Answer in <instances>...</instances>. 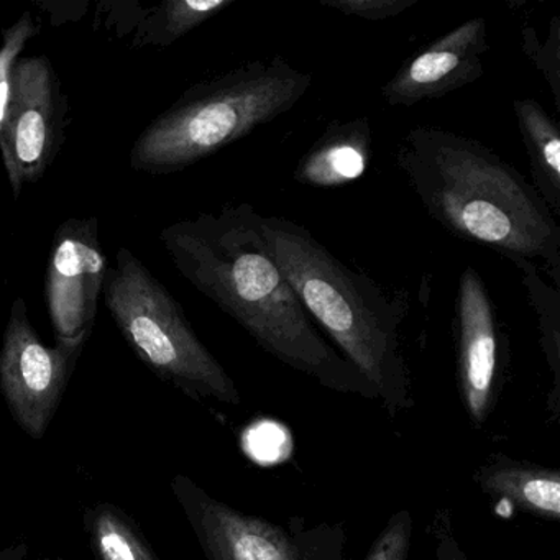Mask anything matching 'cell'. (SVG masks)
Segmentation results:
<instances>
[{"label": "cell", "mask_w": 560, "mask_h": 560, "mask_svg": "<svg viewBox=\"0 0 560 560\" xmlns=\"http://www.w3.org/2000/svg\"><path fill=\"white\" fill-rule=\"evenodd\" d=\"M513 109L526 147L534 189L553 215L560 214L559 126L536 100H516Z\"/></svg>", "instance_id": "cell-14"}, {"label": "cell", "mask_w": 560, "mask_h": 560, "mask_svg": "<svg viewBox=\"0 0 560 560\" xmlns=\"http://www.w3.org/2000/svg\"><path fill=\"white\" fill-rule=\"evenodd\" d=\"M67 97L54 63L44 55L21 58L11 103L0 130V155L15 199L44 178L65 140Z\"/></svg>", "instance_id": "cell-7"}, {"label": "cell", "mask_w": 560, "mask_h": 560, "mask_svg": "<svg viewBox=\"0 0 560 560\" xmlns=\"http://www.w3.org/2000/svg\"><path fill=\"white\" fill-rule=\"evenodd\" d=\"M235 0H166L137 32L136 47H170L234 5Z\"/></svg>", "instance_id": "cell-16"}, {"label": "cell", "mask_w": 560, "mask_h": 560, "mask_svg": "<svg viewBox=\"0 0 560 560\" xmlns=\"http://www.w3.org/2000/svg\"><path fill=\"white\" fill-rule=\"evenodd\" d=\"M454 332L462 401L471 424L481 428L497 405L506 342L494 301L474 267L458 278Z\"/></svg>", "instance_id": "cell-10"}, {"label": "cell", "mask_w": 560, "mask_h": 560, "mask_svg": "<svg viewBox=\"0 0 560 560\" xmlns=\"http://www.w3.org/2000/svg\"><path fill=\"white\" fill-rule=\"evenodd\" d=\"M487 51V21L464 22L406 61L383 84V101L392 107H412L455 93L483 77Z\"/></svg>", "instance_id": "cell-11"}, {"label": "cell", "mask_w": 560, "mask_h": 560, "mask_svg": "<svg viewBox=\"0 0 560 560\" xmlns=\"http://www.w3.org/2000/svg\"><path fill=\"white\" fill-rule=\"evenodd\" d=\"M395 162L425 214L504 258L542 260L560 287V228L539 192L485 143L441 127L408 130Z\"/></svg>", "instance_id": "cell-2"}, {"label": "cell", "mask_w": 560, "mask_h": 560, "mask_svg": "<svg viewBox=\"0 0 560 560\" xmlns=\"http://www.w3.org/2000/svg\"><path fill=\"white\" fill-rule=\"evenodd\" d=\"M107 270L96 218H71L58 225L45 273V300L57 339L93 334Z\"/></svg>", "instance_id": "cell-9"}, {"label": "cell", "mask_w": 560, "mask_h": 560, "mask_svg": "<svg viewBox=\"0 0 560 560\" xmlns=\"http://www.w3.org/2000/svg\"><path fill=\"white\" fill-rule=\"evenodd\" d=\"M90 337L45 346L32 326L24 298L12 303L0 350V389L31 438L42 439L47 432Z\"/></svg>", "instance_id": "cell-8"}, {"label": "cell", "mask_w": 560, "mask_h": 560, "mask_svg": "<svg viewBox=\"0 0 560 560\" xmlns=\"http://www.w3.org/2000/svg\"><path fill=\"white\" fill-rule=\"evenodd\" d=\"M248 205L166 225L160 241L178 273L221 307L275 359L324 388L376 399L355 366L337 352L294 293Z\"/></svg>", "instance_id": "cell-1"}, {"label": "cell", "mask_w": 560, "mask_h": 560, "mask_svg": "<svg viewBox=\"0 0 560 560\" xmlns=\"http://www.w3.org/2000/svg\"><path fill=\"white\" fill-rule=\"evenodd\" d=\"M419 0H320L324 8L370 22L388 21L415 8Z\"/></svg>", "instance_id": "cell-21"}, {"label": "cell", "mask_w": 560, "mask_h": 560, "mask_svg": "<svg viewBox=\"0 0 560 560\" xmlns=\"http://www.w3.org/2000/svg\"><path fill=\"white\" fill-rule=\"evenodd\" d=\"M38 34H40V27L28 12H25L11 28L4 32V42L0 47V130L4 126L5 114L11 103L15 67L28 42Z\"/></svg>", "instance_id": "cell-19"}, {"label": "cell", "mask_w": 560, "mask_h": 560, "mask_svg": "<svg viewBox=\"0 0 560 560\" xmlns=\"http://www.w3.org/2000/svg\"><path fill=\"white\" fill-rule=\"evenodd\" d=\"M475 481L490 497L540 520H560V474L557 468L540 467L513 458H491L478 468Z\"/></svg>", "instance_id": "cell-13"}, {"label": "cell", "mask_w": 560, "mask_h": 560, "mask_svg": "<svg viewBox=\"0 0 560 560\" xmlns=\"http://www.w3.org/2000/svg\"><path fill=\"white\" fill-rule=\"evenodd\" d=\"M91 537L100 560H156L136 527L114 508L96 510Z\"/></svg>", "instance_id": "cell-17"}, {"label": "cell", "mask_w": 560, "mask_h": 560, "mask_svg": "<svg viewBox=\"0 0 560 560\" xmlns=\"http://www.w3.org/2000/svg\"><path fill=\"white\" fill-rule=\"evenodd\" d=\"M412 539V516L408 510H399L386 521L365 560H409Z\"/></svg>", "instance_id": "cell-20"}, {"label": "cell", "mask_w": 560, "mask_h": 560, "mask_svg": "<svg viewBox=\"0 0 560 560\" xmlns=\"http://www.w3.org/2000/svg\"><path fill=\"white\" fill-rule=\"evenodd\" d=\"M510 261L520 270L530 306L537 316L540 347L552 375V392L547 398V406L552 418L557 419L560 399V293L542 280L536 261L526 258H511Z\"/></svg>", "instance_id": "cell-15"}, {"label": "cell", "mask_w": 560, "mask_h": 560, "mask_svg": "<svg viewBox=\"0 0 560 560\" xmlns=\"http://www.w3.org/2000/svg\"><path fill=\"white\" fill-rule=\"evenodd\" d=\"M176 493L208 560H346L342 523H275L242 513L185 478L176 481Z\"/></svg>", "instance_id": "cell-6"}, {"label": "cell", "mask_w": 560, "mask_h": 560, "mask_svg": "<svg viewBox=\"0 0 560 560\" xmlns=\"http://www.w3.org/2000/svg\"><path fill=\"white\" fill-rule=\"evenodd\" d=\"M271 255L314 323L355 366L393 416L412 408L411 380L402 353L408 317L406 291H388L343 264L304 225L261 215Z\"/></svg>", "instance_id": "cell-3"}, {"label": "cell", "mask_w": 560, "mask_h": 560, "mask_svg": "<svg viewBox=\"0 0 560 560\" xmlns=\"http://www.w3.org/2000/svg\"><path fill=\"white\" fill-rule=\"evenodd\" d=\"M372 147L369 119L332 120L298 163L294 178L311 188H342L365 175Z\"/></svg>", "instance_id": "cell-12"}, {"label": "cell", "mask_w": 560, "mask_h": 560, "mask_svg": "<svg viewBox=\"0 0 560 560\" xmlns=\"http://www.w3.org/2000/svg\"><path fill=\"white\" fill-rule=\"evenodd\" d=\"M434 556L432 560H470L452 534L451 523L444 514L434 520Z\"/></svg>", "instance_id": "cell-22"}, {"label": "cell", "mask_w": 560, "mask_h": 560, "mask_svg": "<svg viewBox=\"0 0 560 560\" xmlns=\"http://www.w3.org/2000/svg\"><path fill=\"white\" fill-rule=\"evenodd\" d=\"M311 84L310 73L281 57L201 81L137 137L130 166L153 176L183 172L293 109Z\"/></svg>", "instance_id": "cell-4"}, {"label": "cell", "mask_w": 560, "mask_h": 560, "mask_svg": "<svg viewBox=\"0 0 560 560\" xmlns=\"http://www.w3.org/2000/svg\"><path fill=\"white\" fill-rule=\"evenodd\" d=\"M103 293L117 329L155 375L195 398L241 402L234 380L196 336L178 301L129 248L117 250Z\"/></svg>", "instance_id": "cell-5"}, {"label": "cell", "mask_w": 560, "mask_h": 560, "mask_svg": "<svg viewBox=\"0 0 560 560\" xmlns=\"http://www.w3.org/2000/svg\"><path fill=\"white\" fill-rule=\"evenodd\" d=\"M523 54L534 68L542 74L552 93L553 104L560 110V18L550 19V31L547 38H540L533 27H524Z\"/></svg>", "instance_id": "cell-18"}]
</instances>
